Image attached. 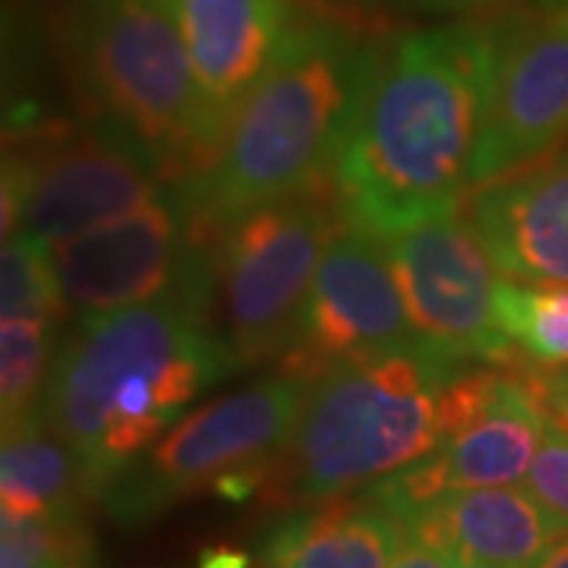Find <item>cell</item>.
Masks as SVG:
<instances>
[{"instance_id": "obj_1", "label": "cell", "mask_w": 568, "mask_h": 568, "mask_svg": "<svg viewBox=\"0 0 568 568\" xmlns=\"http://www.w3.org/2000/svg\"><path fill=\"white\" fill-rule=\"evenodd\" d=\"M499 36L474 22L379 44L332 181L351 227L388 237L458 209L487 118Z\"/></svg>"}, {"instance_id": "obj_2", "label": "cell", "mask_w": 568, "mask_h": 568, "mask_svg": "<svg viewBox=\"0 0 568 568\" xmlns=\"http://www.w3.org/2000/svg\"><path fill=\"white\" fill-rule=\"evenodd\" d=\"M215 268L149 304L77 323L54 351L41 424L80 458L85 493L155 446L205 388L241 361L209 325Z\"/></svg>"}, {"instance_id": "obj_3", "label": "cell", "mask_w": 568, "mask_h": 568, "mask_svg": "<svg viewBox=\"0 0 568 568\" xmlns=\"http://www.w3.org/2000/svg\"><path fill=\"white\" fill-rule=\"evenodd\" d=\"M376 54V41L338 20L287 26L212 168L186 181L212 237L246 212L332 178Z\"/></svg>"}, {"instance_id": "obj_4", "label": "cell", "mask_w": 568, "mask_h": 568, "mask_svg": "<svg viewBox=\"0 0 568 568\" xmlns=\"http://www.w3.org/2000/svg\"><path fill=\"white\" fill-rule=\"evenodd\" d=\"M462 369L429 347L325 369L272 465L278 499L316 506L439 452V395Z\"/></svg>"}, {"instance_id": "obj_5", "label": "cell", "mask_w": 568, "mask_h": 568, "mask_svg": "<svg viewBox=\"0 0 568 568\" xmlns=\"http://www.w3.org/2000/svg\"><path fill=\"white\" fill-rule=\"evenodd\" d=\"M63 51L92 123L142 149L171 183L203 178V99L168 0H70Z\"/></svg>"}, {"instance_id": "obj_6", "label": "cell", "mask_w": 568, "mask_h": 568, "mask_svg": "<svg viewBox=\"0 0 568 568\" xmlns=\"http://www.w3.org/2000/svg\"><path fill=\"white\" fill-rule=\"evenodd\" d=\"M306 392V379L282 373L209 402L123 467L99 499L121 525H145L234 474L265 477L297 429Z\"/></svg>"}, {"instance_id": "obj_7", "label": "cell", "mask_w": 568, "mask_h": 568, "mask_svg": "<svg viewBox=\"0 0 568 568\" xmlns=\"http://www.w3.org/2000/svg\"><path fill=\"white\" fill-rule=\"evenodd\" d=\"M347 224L335 181L306 186L227 224L215 256L227 345L241 364L282 354L328 244Z\"/></svg>"}, {"instance_id": "obj_8", "label": "cell", "mask_w": 568, "mask_h": 568, "mask_svg": "<svg viewBox=\"0 0 568 568\" xmlns=\"http://www.w3.org/2000/svg\"><path fill=\"white\" fill-rule=\"evenodd\" d=\"M209 237L190 183H168L136 212L51 246V265L67 306L80 323H92L212 272Z\"/></svg>"}, {"instance_id": "obj_9", "label": "cell", "mask_w": 568, "mask_h": 568, "mask_svg": "<svg viewBox=\"0 0 568 568\" xmlns=\"http://www.w3.org/2000/svg\"><path fill=\"white\" fill-rule=\"evenodd\" d=\"M379 241L386 244L410 323L429 351L458 366L518 364V351L496 323L499 282L470 219L455 209Z\"/></svg>"}, {"instance_id": "obj_10", "label": "cell", "mask_w": 568, "mask_h": 568, "mask_svg": "<svg viewBox=\"0 0 568 568\" xmlns=\"http://www.w3.org/2000/svg\"><path fill=\"white\" fill-rule=\"evenodd\" d=\"M426 347L410 323L386 244L361 227L342 231L316 268L282 369L313 383L325 369Z\"/></svg>"}, {"instance_id": "obj_11", "label": "cell", "mask_w": 568, "mask_h": 568, "mask_svg": "<svg viewBox=\"0 0 568 568\" xmlns=\"http://www.w3.org/2000/svg\"><path fill=\"white\" fill-rule=\"evenodd\" d=\"M20 162L29 190L17 234L44 246L118 222L171 183L142 149L99 123L77 136H51Z\"/></svg>"}, {"instance_id": "obj_12", "label": "cell", "mask_w": 568, "mask_h": 568, "mask_svg": "<svg viewBox=\"0 0 568 568\" xmlns=\"http://www.w3.org/2000/svg\"><path fill=\"white\" fill-rule=\"evenodd\" d=\"M568 136V13L499 36L470 190L525 168Z\"/></svg>"}, {"instance_id": "obj_13", "label": "cell", "mask_w": 568, "mask_h": 568, "mask_svg": "<svg viewBox=\"0 0 568 568\" xmlns=\"http://www.w3.org/2000/svg\"><path fill=\"white\" fill-rule=\"evenodd\" d=\"M168 7L200 82L205 145L215 162L227 126L282 44L291 7L287 0H168Z\"/></svg>"}, {"instance_id": "obj_14", "label": "cell", "mask_w": 568, "mask_h": 568, "mask_svg": "<svg viewBox=\"0 0 568 568\" xmlns=\"http://www.w3.org/2000/svg\"><path fill=\"white\" fill-rule=\"evenodd\" d=\"M467 212L506 278L568 284V152L477 186Z\"/></svg>"}, {"instance_id": "obj_15", "label": "cell", "mask_w": 568, "mask_h": 568, "mask_svg": "<svg viewBox=\"0 0 568 568\" xmlns=\"http://www.w3.org/2000/svg\"><path fill=\"white\" fill-rule=\"evenodd\" d=\"M407 540L443 549L462 568H534L562 525L528 489H452L439 506L414 518Z\"/></svg>"}, {"instance_id": "obj_16", "label": "cell", "mask_w": 568, "mask_h": 568, "mask_svg": "<svg viewBox=\"0 0 568 568\" xmlns=\"http://www.w3.org/2000/svg\"><path fill=\"white\" fill-rule=\"evenodd\" d=\"M407 528L369 496H338L278 521L263 540V568H388Z\"/></svg>"}, {"instance_id": "obj_17", "label": "cell", "mask_w": 568, "mask_h": 568, "mask_svg": "<svg viewBox=\"0 0 568 568\" xmlns=\"http://www.w3.org/2000/svg\"><path fill=\"white\" fill-rule=\"evenodd\" d=\"M544 429L547 417L530 386V369L525 379L503 373L487 407L443 446L452 489L515 487L528 477Z\"/></svg>"}, {"instance_id": "obj_18", "label": "cell", "mask_w": 568, "mask_h": 568, "mask_svg": "<svg viewBox=\"0 0 568 568\" xmlns=\"http://www.w3.org/2000/svg\"><path fill=\"white\" fill-rule=\"evenodd\" d=\"M85 493L80 458L44 426L3 436L0 508L3 518H39L80 508Z\"/></svg>"}, {"instance_id": "obj_19", "label": "cell", "mask_w": 568, "mask_h": 568, "mask_svg": "<svg viewBox=\"0 0 568 568\" xmlns=\"http://www.w3.org/2000/svg\"><path fill=\"white\" fill-rule=\"evenodd\" d=\"M496 323L530 366H568V284L503 278L496 284Z\"/></svg>"}, {"instance_id": "obj_20", "label": "cell", "mask_w": 568, "mask_h": 568, "mask_svg": "<svg viewBox=\"0 0 568 568\" xmlns=\"http://www.w3.org/2000/svg\"><path fill=\"white\" fill-rule=\"evenodd\" d=\"M51 320H3L0 325V417L3 436L41 424V395L54 364Z\"/></svg>"}, {"instance_id": "obj_21", "label": "cell", "mask_w": 568, "mask_h": 568, "mask_svg": "<svg viewBox=\"0 0 568 568\" xmlns=\"http://www.w3.org/2000/svg\"><path fill=\"white\" fill-rule=\"evenodd\" d=\"M0 568H92V534L80 508L3 518Z\"/></svg>"}, {"instance_id": "obj_22", "label": "cell", "mask_w": 568, "mask_h": 568, "mask_svg": "<svg viewBox=\"0 0 568 568\" xmlns=\"http://www.w3.org/2000/svg\"><path fill=\"white\" fill-rule=\"evenodd\" d=\"M61 282L51 265V246L32 237L3 241L0 256V313L3 320H51L67 313Z\"/></svg>"}, {"instance_id": "obj_23", "label": "cell", "mask_w": 568, "mask_h": 568, "mask_svg": "<svg viewBox=\"0 0 568 568\" xmlns=\"http://www.w3.org/2000/svg\"><path fill=\"white\" fill-rule=\"evenodd\" d=\"M448 493H452V474L443 448L366 487V496L392 511L402 525H410L424 511L439 506Z\"/></svg>"}, {"instance_id": "obj_24", "label": "cell", "mask_w": 568, "mask_h": 568, "mask_svg": "<svg viewBox=\"0 0 568 568\" xmlns=\"http://www.w3.org/2000/svg\"><path fill=\"white\" fill-rule=\"evenodd\" d=\"M525 484L530 496L547 508L562 528H568V436L549 424Z\"/></svg>"}, {"instance_id": "obj_25", "label": "cell", "mask_w": 568, "mask_h": 568, "mask_svg": "<svg viewBox=\"0 0 568 568\" xmlns=\"http://www.w3.org/2000/svg\"><path fill=\"white\" fill-rule=\"evenodd\" d=\"M388 568H462V562L455 556H448L443 549L424 547V544H414L407 540L402 552L395 556V562Z\"/></svg>"}, {"instance_id": "obj_26", "label": "cell", "mask_w": 568, "mask_h": 568, "mask_svg": "<svg viewBox=\"0 0 568 568\" xmlns=\"http://www.w3.org/2000/svg\"><path fill=\"white\" fill-rule=\"evenodd\" d=\"M200 568H250V556L241 549L212 547L200 556Z\"/></svg>"}, {"instance_id": "obj_27", "label": "cell", "mask_w": 568, "mask_h": 568, "mask_svg": "<svg viewBox=\"0 0 568 568\" xmlns=\"http://www.w3.org/2000/svg\"><path fill=\"white\" fill-rule=\"evenodd\" d=\"M410 3L424 13H467L487 7L493 0H410Z\"/></svg>"}, {"instance_id": "obj_28", "label": "cell", "mask_w": 568, "mask_h": 568, "mask_svg": "<svg viewBox=\"0 0 568 568\" xmlns=\"http://www.w3.org/2000/svg\"><path fill=\"white\" fill-rule=\"evenodd\" d=\"M534 568H568V528L552 537V544L544 549V556L534 562Z\"/></svg>"}, {"instance_id": "obj_29", "label": "cell", "mask_w": 568, "mask_h": 568, "mask_svg": "<svg viewBox=\"0 0 568 568\" xmlns=\"http://www.w3.org/2000/svg\"><path fill=\"white\" fill-rule=\"evenodd\" d=\"M361 3H379V0H361Z\"/></svg>"}, {"instance_id": "obj_30", "label": "cell", "mask_w": 568, "mask_h": 568, "mask_svg": "<svg viewBox=\"0 0 568 568\" xmlns=\"http://www.w3.org/2000/svg\"><path fill=\"white\" fill-rule=\"evenodd\" d=\"M556 3H562V7H568V0H556Z\"/></svg>"}]
</instances>
